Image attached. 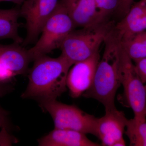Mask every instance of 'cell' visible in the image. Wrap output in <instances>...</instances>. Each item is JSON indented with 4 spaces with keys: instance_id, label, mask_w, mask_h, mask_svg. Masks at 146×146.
<instances>
[{
    "instance_id": "ffe728a7",
    "label": "cell",
    "mask_w": 146,
    "mask_h": 146,
    "mask_svg": "<svg viewBox=\"0 0 146 146\" xmlns=\"http://www.w3.org/2000/svg\"><path fill=\"white\" fill-rule=\"evenodd\" d=\"M7 113L0 112V128H7L8 126V121L7 115Z\"/></svg>"
},
{
    "instance_id": "4fadbf2b",
    "label": "cell",
    "mask_w": 146,
    "mask_h": 146,
    "mask_svg": "<svg viewBox=\"0 0 146 146\" xmlns=\"http://www.w3.org/2000/svg\"><path fill=\"white\" fill-rule=\"evenodd\" d=\"M40 146H99L86 134L69 129L54 128L38 140Z\"/></svg>"
},
{
    "instance_id": "2e32d148",
    "label": "cell",
    "mask_w": 146,
    "mask_h": 146,
    "mask_svg": "<svg viewBox=\"0 0 146 146\" xmlns=\"http://www.w3.org/2000/svg\"><path fill=\"white\" fill-rule=\"evenodd\" d=\"M125 131L130 146H146V121L128 119Z\"/></svg>"
},
{
    "instance_id": "603a6c76",
    "label": "cell",
    "mask_w": 146,
    "mask_h": 146,
    "mask_svg": "<svg viewBox=\"0 0 146 146\" xmlns=\"http://www.w3.org/2000/svg\"><path fill=\"white\" fill-rule=\"evenodd\" d=\"M145 89H146V84H145Z\"/></svg>"
},
{
    "instance_id": "e0dca14e",
    "label": "cell",
    "mask_w": 146,
    "mask_h": 146,
    "mask_svg": "<svg viewBox=\"0 0 146 146\" xmlns=\"http://www.w3.org/2000/svg\"><path fill=\"white\" fill-rule=\"evenodd\" d=\"M102 20H108V17L116 12L120 0H94Z\"/></svg>"
},
{
    "instance_id": "8992f818",
    "label": "cell",
    "mask_w": 146,
    "mask_h": 146,
    "mask_svg": "<svg viewBox=\"0 0 146 146\" xmlns=\"http://www.w3.org/2000/svg\"><path fill=\"white\" fill-rule=\"evenodd\" d=\"M42 109L51 116L54 128L69 129L96 136L97 119L74 105L56 100L39 103Z\"/></svg>"
},
{
    "instance_id": "9c48e42d",
    "label": "cell",
    "mask_w": 146,
    "mask_h": 146,
    "mask_svg": "<svg viewBox=\"0 0 146 146\" xmlns=\"http://www.w3.org/2000/svg\"><path fill=\"white\" fill-rule=\"evenodd\" d=\"M100 59L98 51L88 59L75 63L70 68L67 87L72 98H79L90 89Z\"/></svg>"
},
{
    "instance_id": "44dd1931",
    "label": "cell",
    "mask_w": 146,
    "mask_h": 146,
    "mask_svg": "<svg viewBox=\"0 0 146 146\" xmlns=\"http://www.w3.org/2000/svg\"><path fill=\"white\" fill-rule=\"evenodd\" d=\"M6 86V85H5V83H3V82H0V96H4L5 94L7 93V91L9 90V89H7ZM0 112H3V113H7L5 110L3 109L1 106H0Z\"/></svg>"
},
{
    "instance_id": "5b68a950",
    "label": "cell",
    "mask_w": 146,
    "mask_h": 146,
    "mask_svg": "<svg viewBox=\"0 0 146 146\" xmlns=\"http://www.w3.org/2000/svg\"><path fill=\"white\" fill-rule=\"evenodd\" d=\"M121 85L123 88L121 102L130 108L134 113L133 119L146 121V91L144 84L135 70L133 60L121 45Z\"/></svg>"
},
{
    "instance_id": "7c38bea8",
    "label": "cell",
    "mask_w": 146,
    "mask_h": 146,
    "mask_svg": "<svg viewBox=\"0 0 146 146\" xmlns=\"http://www.w3.org/2000/svg\"><path fill=\"white\" fill-rule=\"evenodd\" d=\"M31 61L28 50L20 44H0V63L14 76L27 73Z\"/></svg>"
},
{
    "instance_id": "52a82bcc",
    "label": "cell",
    "mask_w": 146,
    "mask_h": 146,
    "mask_svg": "<svg viewBox=\"0 0 146 146\" xmlns=\"http://www.w3.org/2000/svg\"><path fill=\"white\" fill-rule=\"evenodd\" d=\"M59 1V0H26L21 5L20 15L25 20L27 32L23 45L26 46L36 42Z\"/></svg>"
},
{
    "instance_id": "277c9868",
    "label": "cell",
    "mask_w": 146,
    "mask_h": 146,
    "mask_svg": "<svg viewBox=\"0 0 146 146\" xmlns=\"http://www.w3.org/2000/svg\"><path fill=\"white\" fill-rule=\"evenodd\" d=\"M75 26L65 8L58 3L45 24L35 45L28 50L31 60L60 48Z\"/></svg>"
},
{
    "instance_id": "ba28073f",
    "label": "cell",
    "mask_w": 146,
    "mask_h": 146,
    "mask_svg": "<svg viewBox=\"0 0 146 146\" xmlns=\"http://www.w3.org/2000/svg\"><path fill=\"white\" fill-rule=\"evenodd\" d=\"M127 120L123 112L117 109L106 111L104 116L97 119L96 136L103 146H125L123 135Z\"/></svg>"
},
{
    "instance_id": "9a60e30c",
    "label": "cell",
    "mask_w": 146,
    "mask_h": 146,
    "mask_svg": "<svg viewBox=\"0 0 146 146\" xmlns=\"http://www.w3.org/2000/svg\"><path fill=\"white\" fill-rule=\"evenodd\" d=\"M125 51L133 61L146 58V30L121 42Z\"/></svg>"
},
{
    "instance_id": "5bb4252c",
    "label": "cell",
    "mask_w": 146,
    "mask_h": 146,
    "mask_svg": "<svg viewBox=\"0 0 146 146\" xmlns=\"http://www.w3.org/2000/svg\"><path fill=\"white\" fill-rule=\"evenodd\" d=\"M20 17V8L0 9V40L10 39L14 43L23 44L24 39L18 32Z\"/></svg>"
},
{
    "instance_id": "d6986e66",
    "label": "cell",
    "mask_w": 146,
    "mask_h": 146,
    "mask_svg": "<svg viewBox=\"0 0 146 146\" xmlns=\"http://www.w3.org/2000/svg\"><path fill=\"white\" fill-rule=\"evenodd\" d=\"M134 0H120L119 7L116 13L122 18L129 11Z\"/></svg>"
},
{
    "instance_id": "30bf717a",
    "label": "cell",
    "mask_w": 146,
    "mask_h": 146,
    "mask_svg": "<svg viewBox=\"0 0 146 146\" xmlns=\"http://www.w3.org/2000/svg\"><path fill=\"white\" fill-rule=\"evenodd\" d=\"M76 27L85 28L100 23L102 20L94 0H59Z\"/></svg>"
},
{
    "instance_id": "7402d4cb",
    "label": "cell",
    "mask_w": 146,
    "mask_h": 146,
    "mask_svg": "<svg viewBox=\"0 0 146 146\" xmlns=\"http://www.w3.org/2000/svg\"><path fill=\"white\" fill-rule=\"evenodd\" d=\"M26 0H0V2H11L18 5H21Z\"/></svg>"
},
{
    "instance_id": "7a4b0ae2",
    "label": "cell",
    "mask_w": 146,
    "mask_h": 146,
    "mask_svg": "<svg viewBox=\"0 0 146 146\" xmlns=\"http://www.w3.org/2000/svg\"><path fill=\"white\" fill-rule=\"evenodd\" d=\"M29 83L21 95L39 103L56 100L67 89V78L72 65L61 54L57 58L43 56L34 60Z\"/></svg>"
},
{
    "instance_id": "6da1fadb",
    "label": "cell",
    "mask_w": 146,
    "mask_h": 146,
    "mask_svg": "<svg viewBox=\"0 0 146 146\" xmlns=\"http://www.w3.org/2000/svg\"><path fill=\"white\" fill-rule=\"evenodd\" d=\"M104 43V51L97 65L93 83L82 96L96 100L108 111L117 109L115 98L121 85V44L113 29Z\"/></svg>"
},
{
    "instance_id": "ac0fdd59",
    "label": "cell",
    "mask_w": 146,
    "mask_h": 146,
    "mask_svg": "<svg viewBox=\"0 0 146 146\" xmlns=\"http://www.w3.org/2000/svg\"><path fill=\"white\" fill-rule=\"evenodd\" d=\"M135 70L141 80L146 83V58L135 61Z\"/></svg>"
},
{
    "instance_id": "3957f363",
    "label": "cell",
    "mask_w": 146,
    "mask_h": 146,
    "mask_svg": "<svg viewBox=\"0 0 146 146\" xmlns=\"http://www.w3.org/2000/svg\"><path fill=\"white\" fill-rule=\"evenodd\" d=\"M115 25L106 21L80 29H74L67 36L60 47L61 55L72 66L88 59L99 51Z\"/></svg>"
},
{
    "instance_id": "8fae6325",
    "label": "cell",
    "mask_w": 146,
    "mask_h": 146,
    "mask_svg": "<svg viewBox=\"0 0 146 146\" xmlns=\"http://www.w3.org/2000/svg\"><path fill=\"white\" fill-rule=\"evenodd\" d=\"M146 30V0L133 3L129 11L115 25L113 31L121 42Z\"/></svg>"
}]
</instances>
